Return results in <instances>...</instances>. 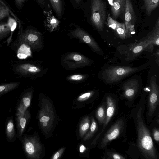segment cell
Masks as SVG:
<instances>
[{"mask_svg": "<svg viewBox=\"0 0 159 159\" xmlns=\"http://www.w3.org/2000/svg\"><path fill=\"white\" fill-rule=\"evenodd\" d=\"M87 20L99 31H103L106 18L105 0H87L80 6Z\"/></svg>", "mask_w": 159, "mask_h": 159, "instance_id": "obj_1", "label": "cell"}, {"mask_svg": "<svg viewBox=\"0 0 159 159\" xmlns=\"http://www.w3.org/2000/svg\"><path fill=\"white\" fill-rule=\"evenodd\" d=\"M142 108L140 107L136 116L137 142L139 149L147 159L157 158L154 143L148 129L142 118Z\"/></svg>", "mask_w": 159, "mask_h": 159, "instance_id": "obj_2", "label": "cell"}, {"mask_svg": "<svg viewBox=\"0 0 159 159\" xmlns=\"http://www.w3.org/2000/svg\"><path fill=\"white\" fill-rule=\"evenodd\" d=\"M141 68L128 66H115L105 69L102 73V77L107 83L118 81L129 75L137 72Z\"/></svg>", "mask_w": 159, "mask_h": 159, "instance_id": "obj_3", "label": "cell"}, {"mask_svg": "<svg viewBox=\"0 0 159 159\" xmlns=\"http://www.w3.org/2000/svg\"><path fill=\"white\" fill-rule=\"evenodd\" d=\"M91 63L89 58L76 52H70L62 56L61 63L66 70H73L89 65Z\"/></svg>", "mask_w": 159, "mask_h": 159, "instance_id": "obj_4", "label": "cell"}, {"mask_svg": "<svg viewBox=\"0 0 159 159\" xmlns=\"http://www.w3.org/2000/svg\"><path fill=\"white\" fill-rule=\"evenodd\" d=\"M43 36L37 30L32 28L26 29L19 38L20 43H25L33 49H40L42 47Z\"/></svg>", "mask_w": 159, "mask_h": 159, "instance_id": "obj_5", "label": "cell"}, {"mask_svg": "<svg viewBox=\"0 0 159 159\" xmlns=\"http://www.w3.org/2000/svg\"><path fill=\"white\" fill-rule=\"evenodd\" d=\"M71 25L74 28L68 33V36L71 38L78 39L81 41L88 45L95 51H101L100 48L89 33L75 24H71Z\"/></svg>", "mask_w": 159, "mask_h": 159, "instance_id": "obj_6", "label": "cell"}, {"mask_svg": "<svg viewBox=\"0 0 159 159\" xmlns=\"http://www.w3.org/2000/svg\"><path fill=\"white\" fill-rule=\"evenodd\" d=\"M125 25L126 30V37H130L135 32L134 25L136 17L130 0H125L124 12Z\"/></svg>", "mask_w": 159, "mask_h": 159, "instance_id": "obj_7", "label": "cell"}, {"mask_svg": "<svg viewBox=\"0 0 159 159\" xmlns=\"http://www.w3.org/2000/svg\"><path fill=\"white\" fill-rule=\"evenodd\" d=\"M150 91L148 98V114L153 115L159 103V87L156 82V77L152 76L150 80Z\"/></svg>", "mask_w": 159, "mask_h": 159, "instance_id": "obj_8", "label": "cell"}, {"mask_svg": "<svg viewBox=\"0 0 159 159\" xmlns=\"http://www.w3.org/2000/svg\"><path fill=\"white\" fill-rule=\"evenodd\" d=\"M124 122L122 119L117 120L108 130L101 143L102 148L106 147L110 142L116 138L123 129Z\"/></svg>", "mask_w": 159, "mask_h": 159, "instance_id": "obj_9", "label": "cell"}, {"mask_svg": "<svg viewBox=\"0 0 159 159\" xmlns=\"http://www.w3.org/2000/svg\"><path fill=\"white\" fill-rule=\"evenodd\" d=\"M139 86V81L136 79L128 80L122 85L123 96L128 100H131L137 94Z\"/></svg>", "mask_w": 159, "mask_h": 159, "instance_id": "obj_10", "label": "cell"}, {"mask_svg": "<svg viewBox=\"0 0 159 159\" xmlns=\"http://www.w3.org/2000/svg\"><path fill=\"white\" fill-rule=\"evenodd\" d=\"M16 70L23 75L36 76H41L44 71L40 66L30 63L20 64L16 67Z\"/></svg>", "mask_w": 159, "mask_h": 159, "instance_id": "obj_11", "label": "cell"}, {"mask_svg": "<svg viewBox=\"0 0 159 159\" xmlns=\"http://www.w3.org/2000/svg\"><path fill=\"white\" fill-rule=\"evenodd\" d=\"M31 93L26 92L21 95L17 102L16 109V116L20 115L24 113L29 107L31 102Z\"/></svg>", "mask_w": 159, "mask_h": 159, "instance_id": "obj_12", "label": "cell"}, {"mask_svg": "<svg viewBox=\"0 0 159 159\" xmlns=\"http://www.w3.org/2000/svg\"><path fill=\"white\" fill-rule=\"evenodd\" d=\"M29 117V114L26 110L22 114L16 116V123L17 138L20 141L23 136V133L27 124Z\"/></svg>", "mask_w": 159, "mask_h": 159, "instance_id": "obj_13", "label": "cell"}, {"mask_svg": "<svg viewBox=\"0 0 159 159\" xmlns=\"http://www.w3.org/2000/svg\"><path fill=\"white\" fill-rule=\"evenodd\" d=\"M5 132L7 142L12 143L15 141L17 138V134L12 115L8 116L6 119Z\"/></svg>", "mask_w": 159, "mask_h": 159, "instance_id": "obj_14", "label": "cell"}, {"mask_svg": "<svg viewBox=\"0 0 159 159\" xmlns=\"http://www.w3.org/2000/svg\"><path fill=\"white\" fill-rule=\"evenodd\" d=\"M145 39L149 45V49L152 51L154 45H159V18L155 25L152 31L150 32Z\"/></svg>", "mask_w": 159, "mask_h": 159, "instance_id": "obj_15", "label": "cell"}, {"mask_svg": "<svg viewBox=\"0 0 159 159\" xmlns=\"http://www.w3.org/2000/svg\"><path fill=\"white\" fill-rule=\"evenodd\" d=\"M147 48L149 49V45L145 39L139 43L131 44L128 48L127 53L132 56V59H134Z\"/></svg>", "mask_w": 159, "mask_h": 159, "instance_id": "obj_16", "label": "cell"}, {"mask_svg": "<svg viewBox=\"0 0 159 159\" xmlns=\"http://www.w3.org/2000/svg\"><path fill=\"white\" fill-rule=\"evenodd\" d=\"M125 7V0H112L111 13L112 18L117 19L124 14Z\"/></svg>", "mask_w": 159, "mask_h": 159, "instance_id": "obj_17", "label": "cell"}, {"mask_svg": "<svg viewBox=\"0 0 159 159\" xmlns=\"http://www.w3.org/2000/svg\"><path fill=\"white\" fill-rule=\"evenodd\" d=\"M107 109L106 111V119L104 123L102 132L113 116L115 110L116 105L114 100L110 96L107 97L106 99Z\"/></svg>", "mask_w": 159, "mask_h": 159, "instance_id": "obj_18", "label": "cell"}, {"mask_svg": "<svg viewBox=\"0 0 159 159\" xmlns=\"http://www.w3.org/2000/svg\"><path fill=\"white\" fill-rule=\"evenodd\" d=\"M46 16L44 25L46 29L50 32L55 31L58 28L59 22L57 18L52 14V11H43Z\"/></svg>", "mask_w": 159, "mask_h": 159, "instance_id": "obj_19", "label": "cell"}, {"mask_svg": "<svg viewBox=\"0 0 159 159\" xmlns=\"http://www.w3.org/2000/svg\"><path fill=\"white\" fill-rule=\"evenodd\" d=\"M52 9L56 16L61 19L63 17L65 10L64 0H48Z\"/></svg>", "mask_w": 159, "mask_h": 159, "instance_id": "obj_20", "label": "cell"}, {"mask_svg": "<svg viewBox=\"0 0 159 159\" xmlns=\"http://www.w3.org/2000/svg\"><path fill=\"white\" fill-rule=\"evenodd\" d=\"M11 23L0 24V41L7 37L15 29L16 25Z\"/></svg>", "mask_w": 159, "mask_h": 159, "instance_id": "obj_21", "label": "cell"}, {"mask_svg": "<svg viewBox=\"0 0 159 159\" xmlns=\"http://www.w3.org/2000/svg\"><path fill=\"white\" fill-rule=\"evenodd\" d=\"M21 43L18 49L17 56L19 59H25L31 55V48L26 43Z\"/></svg>", "mask_w": 159, "mask_h": 159, "instance_id": "obj_22", "label": "cell"}, {"mask_svg": "<svg viewBox=\"0 0 159 159\" xmlns=\"http://www.w3.org/2000/svg\"><path fill=\"white\" fill-rule=\"evenodd\" d=\"M144 4L142 8L145 9L147 15L150 16L152 11L159 5V0H143Z\"/></svg>", "mask_w": 159, "mask_h": 159, "instance_id": "obj_23", "label": "cell"}, {"mask_svg": "<svg viewBox=\"0 0 159 159\" xmlns=\"http://www.w3.org/2000/svg\"><path fill=\"white\" fill-rule=\"evenodd\" d=\"M19 82H12L0 85V97L17 88L20 84Z\"/></svg>", "mask_w": 159, "mask_h": 159, "instance_id": "obj_24", "label": "cell"}, {"mask_svg": "<svg viewBox=\"0 0 159 159\" xmlns=\"http://www.w3.org/2000/svg\"><path fill=\"white\" fill-rule=\"evenodd\" d=\"M120 39H125L126 37V30L124 23L119 22L114 31Z\"/></svg>", "mask_w": 159, "mask_h": 159, "instance_id": "obj_25", "label": "cell"}, {"mask_svg": "<svg viewBox=\"0 0 159 159\" xmlns=\"http://www.w3.org/2000/svg\"><path fill=\"white\" fill-rule=\"evenodd\" d=\"M96 115L101 124H103L106 119V109L104 105H102L98 108L97 111Z\"/></svg>", "mask_w": 159, "mask_h": 159, "instance_id": "obj_26", "label": "cell"}, {"mask_svg": "<svg viewBox=\"0 0 159 159\" xmlns=\"http://www.w3.org/2000/svg\"><path fill=\"white\" fill-rule=\"evenodd\" d=\"M35 1L43 10V11H52V8L48 0H35Z\"/></svg>", "mask_w": 159, "mask_h": 159, "instance_id": "obj_27", "label": "cell"}, {"mask_svg": "<svg viewBox=\"0 0 159 159\" xmlns=\"http://www.w3.org/2000/svg\"><path fill=\"white\" fill-rule=\"evenodd\" d=\"M87 76L83 74H75L66 78V79L69 81L74 82H79L83 81L86 78Z\"/></svg>", "mask_w": 159, "mask_h": 159, "instance_id": "obj_28", "label": "cell"}, {"mask_svg": "<svg viewBox=\"0 0 159 159\" xmlns=\"http://www.w3.org/2000/svg\"><path fill=\"white\" fill-rule=\"evenodd\" d=\"M107 24L108 26L112 28L114 31L116 30L119 22L111 17L110 15H108Z\"/></svg>", "mask_w": 159, "mask_h": 159, "instance_id": "obj_29", "label": "cell"}, {"mask_svg": "<svg viewBox=\"0 0 159 159\" xmlns=\"http://www.w3.org/2000/svg\"><path fill=\"white\" fill-rule=\"evenodd\" d=\"M9 14V10L4 5L0 3V20L7 16Z\"/></svg>", "mask_w": 159, "mask_h": 159, "instance_id": "obj_30", "label": "cell"}, {"mask_svg": "<svg viewBox=\"0 0 159 159\" xmlns=\"http://www.w3.org/2000/svg\"><path fill=\"white\" fill-rule=\"evenodd\" d=\"M153 135L154 140L158 142L159 140V131L157 128H155L153 129Z\"/></svg>", "mask_w": 159, "mask_h": 159, "instance_id": "obj_31", "label": "cell"}, {"mask_svg": "<svg viewBox=\"0 0 159 159\" xmlns=\"http://www.w3.org/2000/svg\"><path fill=\"white\" fill-rule=\"evenodd\" d=\"M97 127V123L96 121L93 119L90 128V133H93L96 131Z\"/></svg>", "mask_w": 159, "mask_h": 159, "instance_id": "obj_32", "label": "cell"}, {"mask_svg": "<svg viewBox=\"0 0 159 159\" xmlns=\"http://www.w3.org/2000/svg\"><path fill=\"white\" fill-rule=\"evenodd\" d=\"M110 158L114 159H124L125 158L120 155L116 153L111 154Z\"/></svg>", "mask_w": 159, "mask_h": 159, "instance_id": "obj_33", "label": "cell"}, {"mask_svg": "<svg viewBox=\"0 0 159 159\" xmlns=\"http://www.w3.org/2000/svg\"><path fill=\"white\" fill-rule=\"evenodd\" d=\"M75 9L80 10V6L84 2V0H75Z\"/></svg>", "mask_w": 159, "mask_h": 159, "instance_id": "obj_34", "label": "cell"}, {"mask_svg": "<svg viewBox=\"0 0 159 159\" xmlns=\"http://www.w3.org/2000/svg\"><path fill=\"white\" fill-rule=\"evenodd\" d=\"M93 92H90L84 93L79 97V98H89L92 94Z\"/></svg>", "mask_w": 159, "mask_h": 159, "instance_id": "obj_35", "label": "cell"}, {"mask_svg": "<svg viewBox=\"0 0 159 159\" xmlns=\"http://www.w3.org/2000/svg\"><path fill=\"white\" fill-rule=\"evenodd\" d=\"M89 124L88 122L84 123L82 126L81 129L83 131H86L89 127Z\"/></svg>", "mask_w": 159, "mask_h": 159, "instance_id": "obj_36", "label": "cell"}, {"mask_svg": "<svg viewBox=\"0 0 159 159\" xmlns=\"http://www.w3.org/2000/svg\"><path fill=\"white\" fill-rule=\"evenodd\" d=\"M26 0H15L16 4L19 6H21Z\"/></svg>", "mask_w": 159, "mask_h": 159, "instance_id": "obj_37", "label": "cell"}, {"mask_svg": "<svg viewBox=\"0 0 159 159\" xmlns=\"http://www.w3.org/2000/svg\"><path fill=\"white\" fill-rule=\"evenodd\" d=\"M50 118L49 117L44 116L42 117L40 119V121L43 122H47L49 120Z\"/></svg>", "mask_w": 159, "mask_h": 159, "instance_id": "obj_38", "label": "cell"}, {"mask_svg": "<svg viewBox=\"0 0 159 159\" xmlns=\"http://www.w3.org/2000/svg\"><path fill=\"white\" fill-rule=\"evenodd\" d=\"M86 149V148L84 145H81L80 148V151L81 152H83Z\"/></svg>", "mask_w": 159, "mask_h": 159, "instance_id": "obj_39", "label": "cell"}, {"mask_svg": "<svg viewBox=\"0 0 159 159\" xmlns=\"http://www.w3.org/2000/svg\"><path fill=\"white\" fill-rule=\"evenodd\" d=\"M60 155L59 153L58 152H57L55 153L54 155V157H53V159H57L58 158Z\"/></svg>", "mask_w": 159, "mask_h": 159, "instance_id": "obj_40", "label": "cell"}, {"mask_svg": "<svg viewBox=\"0 0 159 159\" xmlns=\"http://www.w3.org/2000/svg\"><path fill=\"white\" fill-rule=\"evenodd\" d=\"M72 5L73 8L75 9V0H69Z\"/></svg>", "mask_w": 159, "mask_h": 159, "instance_id": "obj_41", "label": "cell"}, {"mask_svg": "<svg viewBox=\"0 0 159 159\" xmlns=\"http://www.w3.org/2000/svg\"><path fill=\"white\" fill-rule=\"evenodd\" d=\"M47 124H48V123H47V122H46V121L44 122L43 123V125L44 126H46L47 125Z\"/></svg>", "mask_w": 159, "mask_h": 159, "instance_id": "obj_42", "label": "cell"}]
</instances>
